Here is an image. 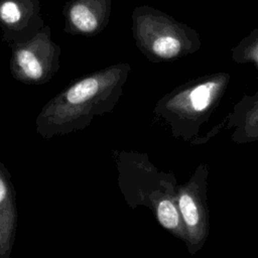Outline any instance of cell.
Wrapping results in <instances>:
<instances>
[{"label": "cell", "instance_id": "8", "mask_svg": "<svg viewBox=\"0 0 258 258\" xmlns=\"http://www.w3.org/2000/svg\"><path fill=\"white\" fill-rule=\"evenodd\" d=\"M113 0H69L62 7L63 32L93 37L108 25Z\"/></svg>", "mask_w": 258, "mask_h": 258}, {"label": "cell", "instance_id": "9", "mask_svg": "<svg viewBox=\"0 0 258 258\" xmlns=\"http://www.w3.org/2000/svg\"><path fill=\"white\" fill-rule=\"evenodd\" d=\"M16 192L11 175L0 162V258H10L17 229Z\"/></svg>", "mask_w": 258, "mask_h": 258}, {"label": "cell", "instance_id": "10", "mask_svg": "<svg viewBox=\"0 0 258 258\" xmlns=\"http://www.w3.org/2000/svg\"><path fill=\"white\" fill-rule=\"evenodd\" d=\"M228 127L234 128L231 139L236 143L258 141V91L245 96L228 115Z\"/></svg>", "mask_w": 258, "mask_h": 258}, {"label": "cell", "instance_id": "4", "mask_svg": "<svg viewBox=\"0 0 258 258\" xmlns=\"http://www.w3.org/2000/svg\"><path fill=\"white\" fill-rule=\"evenodd\" d=\"M115 159L119 187L133 209L138 206L150 208L159 196L177 187L173 174L159 171L146 154L120 151L115 152Z\"/></svg>", "mask_w": 258, "mask_h": 258}, {"label": "cell", "instance_id": "11", "mask_svg": "<svg viewBox=\"0 0 258 258\" xmlns=\"http://www.w3.org/2000/svg\"><path fill=\"white\" fill-rule=\"evenodd\" d=\"M150 210L160 226L175 238L184 241L183 222L176 203V189L166 191L155 199Z\"/></svg>", "mask_w": 258, "mask_h": 258}, {"label": "cell", "instance_id": "12", "mask_svg": "<svg viewBox=\"0 0 258 258\" xmlns=\"http://www.w3.org/2000/svg\"><path fill=\"white\" fill-rule=\"evenodd\" d=\"M231 55L237 63H250L258 69V26L232 49Z\"/></svg>", "mask_w": 258, "mask_h": 258}, {"label": "cell", "instance_id": "3", "mask_svg": "<svg viewBox=\"0 0 258 258\" xmlns=\"http://www.w3.org/2000/svg\"><path fill=\"white\" fill-rule=\"evenodd\" d=\"M131 30L138 50L151 62H169L197 52L199 32L173 16L149 5L134 8Z\"/></svg>", "mask_w": 258, "mask_h": 258}, {"label": "cell", "instance_id": "2", "mask_svg": "<svg viewBox=\"0 0 258 258\" xmlns=\"http://www.w3.org/2000/svg\"><path fill=\"white\" fill-rule=\"evenodd\" d=\"M231 82V74L218 72L202 76L174 88L154 106L175 138L191 142L222 101Z\"/></svg>", "mask_w": 258, "mask_h": 258}, {"label": "cell", "instance_id": "1", "mask_svg": "<svg viewBox=\"0 0 258 258\" xmlns=\"http://www.w3.org/2000/svg\"><path fill=\"white\" fill-rule=\"evenodd\" d=\"M131 72L118 62L72 81L38 113L36 132L43 138L66 135L88 127L93 118L113 111Z\"/></svg>", "mask_w": 258, "mask_h": 258}, {"label": "cell", "instance_id": "5", "mask_svg": "<svg viewBox=\"0 0 258 258\" xmlns=\"http://www.w3.org/2000/svg\"><path fill=\"white\" fill-rule=\"evenodd\" d=\"M10 74L25 85H43L59 70L60 46L51 38V28L45 24L30 40L11 46Z\"/></svg>", "mask_w": 258, "mask_h": 258}, {"label": "cell", "instance_id": "7", "mask_svg": "<svg viewBox=\"0 0 258 258\" xmlns=\"http://www.w3.org/2000/svg\"><path fill=\"white\" fill-rule=\"evenodd\" d=\"M44 25L40 0H0L1 39L8 46L30 40Z\"/></svg>", "mask_w": 258, "mask_h": 258}, {"label": "cell", "instance_id": "6", "mask_svg": "<svg viewBox=\"0 0 258 258\" xmlns=\"http://www.w3.org/2000/svg\"><path fill=\"white\" fill-rule=\"evenodd\" d=\"M208 176V165L201 163L189 179L176 187V203L185 234L183 243L191 255L203 248L210 232Z\"/></svg>", "mask_w": 258, "mask_h": 258}]
</instances>
